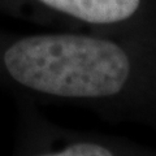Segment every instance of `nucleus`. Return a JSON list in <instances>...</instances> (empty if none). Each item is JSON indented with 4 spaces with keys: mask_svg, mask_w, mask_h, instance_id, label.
Wrapping results in <instances>:
<instances>
[{
    "mask_svg": "<svg viewBox=\"0 0 156 156\" xmlns=\"http://www.w3.org/2000/svg\"><path fill=\"white\" fill-rule=\"evenodd\" d=\"M37 156H128V152L105 142L76 140L61 148L46 151Z\"/></svg>",
    "mask_w": 156,
    "mask_h": 156,
    "instance_id": "nucleus-3",
    "label": "nucleus"
},
{
    "mask_svg": "<svg viewBox=\"0 0 156 156\" xmlns=\"http://www.w3.org/2000/svg\"><path fill=\"white\" fill-rule=\"evenodd\" d=\"M2 66L43 99L146 116L156 95V33L69 29L22 35L2 52Z\"/></svg>",
    "mask_w": 156,
    "mask_h": 156,
    "instance_id": "nucleus-1",
    "label": "nucleus"
},
{
    "mask_svg": "<svg viewBox=\"0 0 156 156\" xmlns=\"http://www.w3.org/2000/svg\"><path fill=\"white\" fill-rule=\"evenodd\" d=\"M42 21L69 29L156 33V0H25Z\"/></svg>",
    "mask_w": 156,
    "mask_h": 156,
    "instance_id": "nucleus-2",
    "label": "nucleus"
}]
</instances>
